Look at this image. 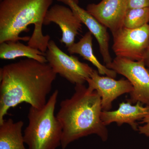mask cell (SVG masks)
Returning a JSON list of instances; mask_svg holds the SVG:
<instances>
[{
    "mask_svg": "<svg viewBox=\"0 0 149 149\" xmlns=\"http://www.w3.org/2000/svg\"><path fill=\"white\" fill-rule=\"evenodd\" d=\"M57 74L48 63L27 58L0 69V123L11 108L25 102L40 109L47 103Z\"/></svg>",
    "mask_w": 149,
    "mask_h": 149,
    "instance_id": "obj_1",
    "label": "cell"
},
{
    "mask_svg": "<svg viewBox=\"0 0 149 149\" xmlns=\"http://www.w3.org/2000/svg\"><path fill=\"white\" fill-rule=\"evenodd\" d=\"M101 98L97 91L84 84H77L70 98L61 102L56 116L62 128L61 149L80 138L96 134L107 141L109 133L102 122Z\"/></svg>",
    "mask_w": 149,
    "mask_h": 149,
    "instance_id": "obj_2",
    "label": "cell"
},
{
    "mask_svg": "<svg viewBox=\"0 0 149 149\" xmlns=\"http://www.w3.org/2000/svg\"><path fill=\"white\" fill-rule=\"evenodd\" d=\"M53 2V0H1L0 44L29 41L30 37H20V34L28 32L30 24H43Z\"/></svg>",
    "mask_w": 149,
    "mask_h": 149,
    "instance_id": "obj_3",
    "label": "cell"
},
{
    "mask_svg": "<svg viewBox=\"0 0 149 149\" xmlns=\"http://www.w3.org/2000/svg\"><path fill=\"white\" fill-rule=\"evenodd\" d=\"M58 93L56 90L41 108H29L23 134L28 149H56L61 145L62 128L54 115Z\"/></svg>",
    "mask_w": 149,
    "mask_h": 149,
    "instance_id": "obj_4",
    "label": "cell"
},
{
    "mask_svg": "<svg viewBox=\"0 0 149 149\" xmlns=\"http://www.w3.org/2000/svg\"><path fill=\"white\" fill-rule=\"evenodd\" d=\"M106 66L124 76L132 84L133 90L127 102L131 104L139 102L149 106V70L143 61H135L116 56Z\"/></svg>",
    "mask_w": 149,
    "mask_h": 149,
    "instance_id": "obj_5",
    "label": "cell"
},
{
    "mask_svg": "<svg viewBox=\"0 0 149 149\" xmlns=\"http://www.w3.org/2000/svg\"><path fill=\"white\" fill-rule=\"evenodd\" d=\"M45 56L48 63L56 74L72 84H84L91 77L93 69L81 62L76 57L67 54L58 47L53 40L49 42Z\"/></svg>",
    "mask_w": 149,
    "mask_h": 149,
    "instance_id": "obj_6",
    "label": "cell"
},
{
    "mask_svg": "<svg viewBox=\"0 0 149 149\" xmlns=\"http://www.w3.org/2000/svg\"><path fill=\"white\" fill-rule=\"evenodd\" d=\"M113 36V50L116 56L143 61L149 46V23L136 29L123 27Z\"/></svg>",
    "mask_w": 149,
    "mask_h": 149,
    "instance_id": "obj_7",
    "label": "cell"
},
{
    "mask_svg": "<svg viewBox=\"0 0 149 149\" xmlns=\"http://www.w3.org/2000/svg\"><path fill=\"white\" fill-rule=\"evenodd\" d=\"M86 82L89 88L97 91L100 96L102 111H110L114 100L123 94H130L133 90L127 79L117 80L107 76H101L98 71L94 69Z\"/></svg>",
    "mask_w": 149,
    "mask_h": 149,
    "instance_id": "obj_8",
    "label": "cell"
},
{
    "mask_svg": "<svg viewBox=\"0 0 149 149\" xmlns=\"http://www.w3.org/2000/svg\"><path fill=\"white\" fill-rule=\"evenodd\" d=\"M54 23L61 29V42L68 47L74 43L75 37L82 29V23L79 16L70 8L59 4L52 6L46 14L43 24Z\"/></svg>",
    "mask_w": 149,
    "mask_h": 149,
    "instance_id": "obj_9",
    "label": "cell"
},
{
    "mask_svg": "<svg viewBox=\"0 0 149 149\" xmlns=\"http://www.w3.org/2000/svg\"><path fill=\"white\" fill-rule=\"evenodd\" d=\"M128 9L127 0H102L98 3L88 5L86 10L113 35L123 27Z\"/></svg>",
    "mask_w": 149,
    "mask_h": 149,
    "instance_id": "obj_10",
    "label": "cell"
},
{
    "mask_svg": "<svg viewBox=\"0 0 149 149\" xmlns=\"http://www.w3.org/2000/svg\"><path fill=\"white\" fill-rule=\"evenodd\" d=\"M69 6L80 17L82 23L88 27L89 31L97 41L104 63L108 65L112 61L109 52V35L106 27L98 21L87 10L78 5L77 0H57Z\"/></svg>",
    "mask_w": 149,
    "mask_h": 149,
    "instance_id": "obj_11",
    "label": "cell"
},
{
    "mask_svg": "<svg viewBox=\"0 0 149 149\" xmlns=\"http://www.w3.org/2000/svg\"><path fill=\"white\" fill-rule=\"evenodd\" d=\"M143 105L139 102L134 105L128 102H122L116 110L102 111L101 116L102 122L106 126L113 122L119 126L127 123L133 130L138 131L139 125L137 120H142L149 115V106Z\"/></svg>",
    "mask_w": 149,
    "mask_h": 149,
    "instance_id": "obj_12",
    "label": "cell"
},
{
    "mask_svg": "<svg viewBox=\"0 0 149 149\" xmlns=\"http://www.w3.org/2000/svg\"><path fill=\"white\" fill-rule=\"evenodd\" d=\"M93 34L90 31L86 32L79 42L74 43L67 48L68 52L70 54H78L84 59L91 63L97 68L99 74L106 75L115 78L117 73L112 70L107 68L99 61L93 53Z\"/></svg>",
    "mask_w": 149,
    "mask_h": 149,
    "instance_id": "obj_13",
    "label": "cell"
},
{
    "mask_svg": "<svg viewBox=\"0 0 149 149\" xmlns=\"http://www.w3.org/2000/svg\"><path fill=\"white\" fill-rule=\"evenodd\" d=\"M24 122L11 118L0 123V149H26L22 133Z\"/></svg>",
    "mask_w": 149,
    "mask_h": 149,
    "instance_id": "obj_14",
    "label": "cell"
},
{
    "mask_svg": "<svg viewBox=\"0 0 149 149\" xmlns=\"http://www.w3.org/2000/svg\"><path fill=\"white\" fill-rule=\"evenodd\" d=\"M46 53L25 45L19 41L4 42L0 44V58L13 60L17 58L27 57L42 63H48Z\"/></svg>",
    "mask_w": 149,
    "mask_h": 149,
    "instance_id": "obj_15",
    "label": "cell"
},
{
    "mask_svg": "<svg viewBox=\"0 0 149 149\" xmlns=\"http://www.w3.org/2000/svg\"><path fill=\"white\" fill-rule=\"evenodd\" d=\"M149 22V8L128 9L125 13L123 27L136 29Z\"/></svg>",
    "mask_w": 149,
    "mask_h": 149,
    "instance_id": "obj_16",
    "label": "cell"
},
{
    "mask_svg": "<svg viewBox=\"0 0 149 149\" xmlns=\"http://www.w3.org/2000/svg\"><path fill=\"white\" fill-rule=\"evenodd\" d=\"M43 24L34 26V31L27 45L29 47L45 53L47 50L50 37L49 35L44 36L42 32Z\"/></svg>",
    "mask_w": 149,
    "mask_h": 149,
    "instance_id": "obj_17",
    "label": "cell"
},
{
    "mask_svg": "<svg viewBox=\"0 0 149 149\" xmlns=\"http://www.w3.org/2000/svg\"><path fill=\"white\" fill-rule=\"evenodd\" d=\"M128 8H149V0H127Z\"/></svg>",
    "mask_w": 149,
    "mask_h": 149,
    "instance_id": "obj_18",
    "label": "cell"
},
{
    "mask_svg": "<svg viewBox=\"0 0 149 149\" xmlns=\"http://www.w3.org/2000/svg\"><path fill=\"white\" fill-rule=\"evenodd\" d=\"M141 123L144 124L142 126H139L138 131L139 133L149 137V115L142 120Z\"/></svg>",
    "mask_w": 149,
    "mask_h": 149,
    "instance_id": "obj_19",
    "label": "cell"
},
{
    "mask_svg": "<svg viewBox=\"0 0 149 149\" xmlns=\"http://www.w3.org/2000/svg\"><path fill=\"white\" fill-rule=\"evenodd\" d=\"M143 61L146 66L148 67L149 68V46L147 50L145 57H144Z\"/></svg>",
    "mask_w": 149,
    "mask_h": 149,
    "instance_id": "obj_20",
    "label": "cell"
}]
</instances>
